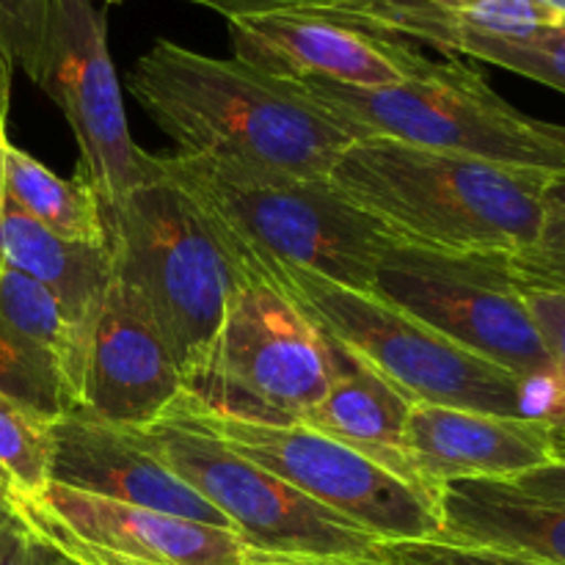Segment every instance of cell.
I'll list each match as a JSON object with an SVG mask.
<instances>
[{"mask_svg":"<svg viewBox=\"0 0 565 565\" xmlns=\"http://www.w3.org/2000/svg\"><path fill=\"white\" fill-rule=\"evenodd\" d=\"M143 114L177 154L296 177H329L353 141L290 81L241 58H215L158 39L127 75Z\"/></svg>","mask_w":565,"mask_h":565,"instance_id":"6da1fadb","label":"cell"},{"mask_svg":"<svg viewBox=\"0 0 565 565\" xmlns=\"http://www.w3.org/2000/svg\"><path fill=\"white\" fill-rule=\"evenodd\" d=\"M552 177L375 136L353 138L329 171L331 185L390 237L467 257L530 246Z\"/></svg>","mask_w":565,"mask_h":565,"instance_id":"7a4b0ae2","label":"cell"},{"mask_svg":"<svg viewBox=\"0 0 565 565\" xmlns=\"http://www.w3.org/2000/svg\"><path fill=\"white\" fill-rule=\"evenodd\" d=\"M149 169L191 202L241 279L292 265L353 290H370L381 248L395 241L348 202L329 177H296L177 152L149 154Z\"/></svg>","mask_w":565,"mask_h":565,"instance_id":"3957f363","label":"cell"},{"mask_svg":"<svg viewBox=\"0 0 565 565\" xmlns=\"http://www.w3.org/2000/svg\"><path fill=\"white\" fill-rule=\"evenodd\" d=\"M246 279L281 292L334 345L384 375L412 403L546 423L555 417V397L544 386L475 356L373 292L353 290L292 265H274Z\"/></svg>","mask_w":565,"mask_h":565,"instance_id":"277c9868","label":"cell"},{"mask_svg":"<svg viewBox=\"0 0 565 565\" xmlns=\"http://www.w3.org/2000/svg\"><path fill=\"white\" fill-rule=\"evenodd\" d=\"M110 281L169 348L180 375H191L218 337L241 274L196 210L152 174L105 215Z\"/></svg>","mask_w":565,"mask_h":565,"instance_id":"5b68a950","label":"cell"},{"mask_svg":"<svg viewBox=\"0 0 565 565\" xmlns=\"http://www.w3.org/2000/svg\"><path fill=\"white\" fill-rule=\"evenodd\" d=\"M290 83L351 138H395L565 177V125L522 114L489 86L483 72L458 58H430L417 77L390 88L309 77Z\"/></svg>","mask_w":565,"mask_h":565,"instance_id":"8992f818","label":"cell"},{"mask_svg":"<svg viewBox=\"0 0 565 565\" xmlns=\"http://www.w3.org/2000/svg\"><path fill=\"white\" fill-rule=\"evenodd\" d=\"M337 345L281 292L243 279L218 337L182 390L199 408L246 423H298L334 384Z\"/></svg>","mask_w":565,"mask_h":565,"instance_id":"52a82bcc","label":"cell"},{"mask_svg":"<svg viewBox=\"0 0 565 565\" xmlns=\"http://www.w3.org/2000/svg\"><path fill=\"white\" fill-rule=\"evenodd\" d=\"M367 292L475 356L544 386L555 397L557 417V370L502 257H467L390 241L375 259Z\"/></svg>","mask_w":565,"mask_h":565,"instance_id":"ba28073f","label":"cell"},{"mask_svg":"<svg viewBox=\"0 0 565 565\" xmlns=\"http://www.w3.org/2000/svg\"><path fill=\"white\" fill-rule=\"evenodd\" d=\"M163 419L196 428L331 508L384 544L439 541V497L303 423H246L199 408L182 392Z\"/></svg>","mask_w":565,"mask_h":565,"instance_id":"9c48e42d","label":"cell"},{"mask_svg":"<svg viewBox=\"0 0 565 565\" xmlns=\"http://www.w3.org/2000/svg\"><path fill=\"white\" fill-rule=\"evenodd\" d=\"M160 461L202 494L252 552L342 565H390L386 544L196 428H141Z\"/></svg>","mask_w":565,"mask_h":565,"instance_id":"30bf717a","label":"cell"},{"mask_svg":"<svg viewBox=\"0 0 565 565\" xmlns=\"http://www.w3.org/2000/svg\"><path fill=\"white\" fill-rule=\"evenodd\" d=\"M39 88L55 99L81 149V174L114 213L149 180V152L132 141L108 50V20L92 0L50 3Z\"/></svg>","mask_w":565,"mask_h":565,"instance_id":"8fae6325","label":"cell"},{"mask_svg":"<svg viewBox=\"0 0 565 565\" xmlns=\"http://www.w3.org/2000/svg\"><path fill=\"white\" fill-rule=\"evenodd\" d=\"M11 505L42 544L75 565H237L248 550L232 530L58 483Z\"/></svg>","mask_w":565,"mask_h":565,"instance_id":"7c38bea8","label":"cell"},{"mask_svg":"<svg viewBox=\"0 0 565 565\" xmlns=\"http://www.w3.org/2000/svg\"><path fill=\"white\" fill-rule=\"evenodd\" d=\"M232 55L287 81L390 88L412 81L428 55L403 39L359 31L307 11H270L226 20Z\"/></svg>","mask_w":565,"mask_h":565,"instance_id":"4fadbf2b","label":"cell"},{"mask_svg":"<svg viewBox=\"0 0 565 565\" xmlns=\"http://www.w3.org/2000/svg\"><path fill=\"white\" fill-rule=\"evenodd\" d=\"M50 483L232 530L202 494L160 461L141 430L103 423L83 412H70L53 423Z\"/></svg>","mask_w":565,"mask_h":565,"instance_id":"5bb4252c","label":"cell"},{"mask_svg":"<svg viewBox=\"0 0 565 565\" xmlns=\"http://www.w3.org/2000/svg\"><path fill=\"white\" fill-rule=\"evenodd\" d=\"M86 348L53 292L0 265V395L53 423L77 412Z\"/></svg>","mask_w":565,"mask_h":565,"instance_id":"9a60e30c","label":"cell"},{"mask_svg":"<svg viewBox=\"0 0 565 565\" xmlns=\"http://www.w3.org/2000/svg\"><path fill=\"white\" fill-rule=\"evenodd\" d=\"M182 392L169 348L110 281L88 334L77 412L141 430L160 423Z\"/></svg>","mask_w":565,"mask_h":565,"instance_id":"2e32d148","label":"cell"},{"mask_svg":"<svg viewBox=\"0 0 565 565\" xmlns=\"http://www.w3.org/2000/svg\"><path fill=\"white\" fill-rule=\"evenodd\" d=\"M406 456L423 486L439 497L452 480H508L550 463V423L412 403Z\"/></svg>","mask_w":565,"mask_h":565,"instance_id":"e0dca14e","label":"cell"},{"mask_svg":"<svg viewBox=\"0 0 565 565\" xmlns=\"http://www.w3.org/2000/svg\"><path fill=\"white\" fill-rule=\"evenodd\" d=\"M439 541L565 565V505L527 500L502 480H452L439 489Z\"/></svg>","mask_w":565,"mask_h":565,"instance_id":"ac0fdd59","label":"cell"},{"mask_svg":"<svg viewBox=\"0 0 565 565\" xmlns=\"http://www.w3.org/2000/svg\"><path fill=\"white\" fill-rule=\"evenodd\" d=\"M337 356L340 362L334 384L329 386L323 401L315 403L298 423L362 452L406 483L428 489L414 475L406 456V419L412 401L384 375L351 356L345 348L337 345Z\"/></svg>","mask_w":565,"mask_h":565,"instance_id":"d6986e66","label":"cell"},{"mask_svg":"<svg viewBox=\"0 0 565 565\" xmlns=\"http://www.w3.org/2000/svg\"><path fill=\"white\" fill-rule=\"evenodd\" d=\"M6 130V127H0ZM0 265L28 276L58 298L86 334L103 307L110 285L108 246L75 243L55 235L17 202L0 182Z\"/></svg>","mask_w":565,"mask_h":565,"instance_id":"ffe728a7","label":"cell"},{"mask_svg":"<svg viewBox=\"0 0 565 565\" xmlns=\"http://www.w3.org/2000/svg\"><path fill=\"white\" fill-rule=\"evenodd\" d=\"M0 182L11 202L28 215L75 243L105 246V218L97 193L83 174L64 180L39 163L25 149L14 147L0 130Z\"/></svg>","mask_w":565,"mask_h":565,"instance_id":"44dd1931","label":"cell"},{"mask_svg":"<svg viewBox=\"0 0 565 565\" xmlns=\"http://www.w3.org/2000/svg\"><path fill=\"white\" fill-rule=\"evenodd\" d=\"M53 419L0 395V469L11 483V500L36 497L50 483Z\"/></svg>","mask_w":565,"mask_h":565,"instance_id":"7402d4cb","label":"cell"},{"mask_svg":"<svg viewBox=\"0 0 565 565\" xmlns=\"http://www.w3.org/2000/svg\"><path fill=\"white\" fill-rule=\"evenodd\" d=\"M519 290L563 292L565 296V177H552L544 191L539 235L522 252L502 257Z\"/></svg>","mask_w":565,"mask_h":565,"instance_id":"603a6c76","label":"cell"},{"mask_svg":"<svg viewBox=\"0 0 565 565\" xmlns=\"http://www.w3.org/2000/svg\"><path fill=\"white\" fill-rule=\"evenodd\" d=\"M414 6L447 25L483 33H527L565 22L539 0H414Z\"/></svg>","mask_w":565,"mask_h":565,"instance_id":"cb8c5ba5","label":"cell"},{"mask_svg":"<svg viewBox=\"0 0 565 565\" xmlns=\"http://www.w3.org/2000/svg\"><path fill=\"white\" fill-rule=\"evenodd\" d=\"M50 3L53 0H0V39L14 70L20 66L39 86L47 44Z\"/></svg>","mask_w":565,"mask_h":565,"instance_id":"d4e9b609","label":"cell"},{"mask_svg":"<svg viewBox=\"0 0 565 565\" xmlns=\"http://www.w3.org/2000/svg\"><path fill=\"white\" fill-rule=\"evenodd\" d=\"M390 565H546L508 552L480 550V546L447 544V541H403L386 544Z\"/></svg>","mask_w":565,"mask_h":565,"instance_id":"484cf974","label":"cell"},{"mask_svg":"<svg viewBox=\"0 0 565 565\" xmlns=\"http://www.w3.org/2000/svg\"><path fill=\"white\" fill-rule=\"evenodd\" d=\"M522 296L557 370V386H561V408H557L555 417L557 423V419L565 417V296L563 292L544 290H522Z\"/></svg>","mask_w":565,"mask_h":565,"instance_id":"4316f807","label":"cell"},{"mask_svg":"<svg viewBox=\"0 0 565 565\" xmlns=\"http://www.w3.org/2000/svg\"><path fill=\"white\" fill-rule=\"evenodd\" d=\"M185 3L207 9L224 20L270 11H307V14H340V11L370 9V6L390 3V0H185Z\"/></svg>","mask_w":565,"mask_h":565,"instance_id":"83f0119b","label":"cell"},{"mask_svg":"<svg viewBox=\"0 0 565 565\" xmlns=\"http://www.w3.org/2000/svg\"><path fill=\"white\" fill-rule=\"evenodd\" d=\"M0 565H39V541L11 502H0Z\"/></svg>","mask_w":565,"mask_h":565,"instance_id":"f1b7e54d","label":"cell"},{"mask_svg":"<svg viewBox=\"0 0 565 565\" xmlns=\"http://www.w3.org/2000/svg\"><path fill=\"white\" fill-rule=\"evenodd\" d=\"M502 483L516 494L527 497V500L565 505V461L541 463V467L527 469V472L502 480Z\"/></svg>","mask_w":565,"mask_h":565,"instance_id":"f546056e","label":"cell"},{"mask_svg":"<svg viewBox=\"0 0 565 565\" xmlns=\"http://www.w3.org/2000/svg\"><path fill=\"white\" fill-rule=\"evenodd\" d=\"M237 565H342V563H326V561H309V557H285V555H265V552L246 550L243 561Z\"/></svg>","mask_w":565,"mask_h":565,"instance_id":"4dcf8cb0","label":"cell"},{"mask_svg":"<svg viewBox=\"0 0 565 565\" xmlns=\"http://www.w3.org/2000/svg\"><path fill=\"white\" fill-rule=\"evenodd\" d=\"M11 75H14V64H11L6 44L0 39V125L6 127V116H9V99H11Z\"/></svg>","mask_w":565,"mask_h":565,"instance_id":"1f68e13d","label":"cell"},{"mask_svg":"<svg viewBox=\"0 0 565 565\" xmlns=\"http://www.w3.org/2000/svg\"><path fill=\"white\" fill-rule=\"evenodd\" d=\"M550 445L552 461H565V419H561V423H550Z\"/></svg>","mask_w":565,"mask_h":565,"instance_id":"d6a6232c","label":"cell"},{"mask_svg":"<svg viewBox=\"0 0 565 565\" xmlns=\"http://www.w3.org/2000/svg\"><path fill=\"white\" fill-rule=\"evenodd\" d=\"M39 565H75V563L66 561L64 555H58V552L50 550L47 544H42V541H39Z\"/></svg>","mask_w":565,"mask_h":565,"instance_id":"836d02e7","label":"cell"},{"mask_svg":"<svg viewBox=\"0 0 565 565\" xmlns=\"http://www.w3.org/2000/svg\"><path fill=\"white\" fill-rule=\"evenodd\" d=\"M0 502H11V483L3 475V469H0Z\"/></svg>","mask_w":565,"mask_h":565,"instance_id":"e575fe53","label":"cell"},{"mask_svg":"<svg viewBox=\"0 0 565 565\" xmlns=\"http://www.w3.org/2000/svg\"><path fill=\"white\" fill-rule=\"evenodd\" d=\"M539 3H544L546 9H552L555 14H561L565 20V0H539Z\"/></svg>","mask_w":565,"mask_h":565,"instance_id":"d590c367","label":"cell"},{"mask_svg":"<svg viewBox=\"0 0 565 565\" xmlns=\"http://www.w3.org/2000/svg\"><path fill=\"white\" fill-rule=\"evenodd\" d=\"M94 3V0H92ZM103 3H110V6H116V3H125V0H103Z\"/></svg>","mask_w":565,"mask_h":565,"instance_id":"8d00e7d4","label":"cell"},{"mask_svg":"<svg viewBox=\"0 0 565 565\" xmlns=\"http://www.w3.org/2000/svg\"><path fill=\"white\" fill-rule=\"evenodd\" d=\"M563 419H565V417H563ZM557 423H561V419H557Z\"/></svg>","mask_w":565,"mask_h":565,"instance_id":"74e56055","label":"cell"},{"mask_svg":"<svg viewBox=\"0 0 565 565\" xmlns=\"http://www.w3.org/2000/svg\"><path fill=\"white\" fill-rule=\"evenodd\" d=\"M0 127H3V125H0Z\"/></svg>","mask_w":565,"mask_h":565,"instance_id":"f35d334b","label":"cell"}]
</instances>
